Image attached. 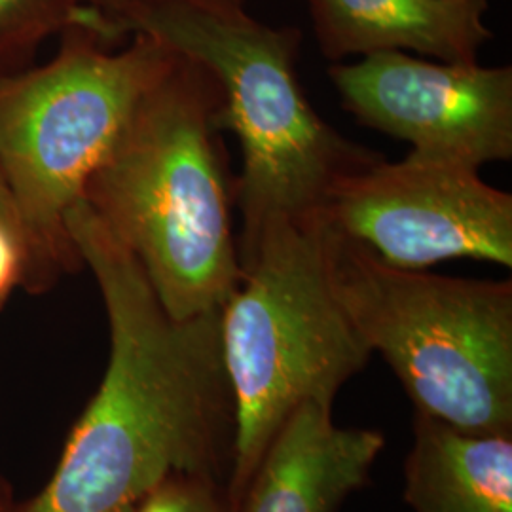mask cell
Masks as SVG:
<instances>
[{"label": "cell", "mask_w": 512, "mask_h": 512, "mask_svg": "<svg viewBox=\"0 0 512 512\" xmlns=\"http://www.w3.org/2000/svg\"><path fill=\"white\" fill-rule=\"evenodd\" d=\"M114 38L145 33L203 63L224 93L222 128L238 135L234 181L239 251L275 220L317 219L330 190L382 156L340 135L310 105L296 74L300 33L186 4L131 6L103 23Z\"/></svg>", "instance_id": "obj_3"}, {"label": "cell", "mask_w": 512, "mask_h": 512, "mask_svg": "<svg viewBox=\"0 0 512 512\" xmlns=\"http://www.w3.org/2000/svg\"><path fill=\"white\" fill-rule=\"evenodd\" d=\"M29 258L23 238L0 222V308L18 287H27Z\"/></svg>", "instance_id": "obj_14"}, {"label": "cell", "mask_w": 512, "mask_h": 512, "mask_svg": "<svg viewBox=\"0 0 512 512\" xmlns=\"http://www.w3.org/2000/svg\"><path fill=\"white\" fill-rule=\"evenodd\" d=\"M133 512H230L217 480L181 476L156 488Z\"/></svg>", "instance_id": "obj_13"}, {"label": "cell", "mask_w": 512, "mask_h": 512, "mask_svg": "<svg viewBox=\"0 0 512 512\" xmlns=\"http://www.w3.org/2000/svg\"><path fill=\"white\" fill-rule=\"evenodd\" d=\"M486 2H488V0H486Z\"/></svg>", "instance_id": "obj_17"}, {"label": "cell", "mask_w": 512, "mask_h": 512, "mask_svg": "<svg viewBox=\"0 0 512 512\" xmlns=\"http://www.w3.org/2000/svg\"><path fill=\"white\" fill-rule=\"evenodd\" d=\"M67 228L105 304L109 365L54 476L19 512H133L167 480L220 482L234 439L220 310L173 319L84 200Z\"/></svg>", "instance_id": "obj_1"}, {"label": "cell", "mask_w": 512, "mask_h": 512, "mask_svg": "<svg viewBox=\"0 0 512 512\" xmlns=\"http://www.w3.org/2000/svg\"><path fill=\"white\" fill-rule=\"evenodd\" d=\"M141 4H186V6H196L217 14L247 12L245 0H95L93 12L97 16V27L101 29L103 23L112 16H116L118 12L131 6H141Z\"/></svg>", "instance_id": "obj_15"}, {"label": "cell", "mask_w": 512, "mask_h": 512, "mask_svg": "<svg viewBox=\"0 0 512 512\" xmlns=\"http://www.w3.org/2000/svg\"><path fill=\"white\" fill-rule=\"evenodd\" d=\"M131 37L114 52L82 19L61 33L46 65L0 80V175L27 247V291H46L84 266L67 215L141 95L177 55L160 38Z\"/></svg>", "instance_id": "obj_4"}, {"label": "cell", "mask_w": 512, "mask_h": 512, "mask_svg": "<svg viewBox=\"0 0 512 512\" xmlns=\"http://www.w3.org/2000/svg\"><path fill=\"white\" fill-rule=\"evenodd\" d=\"M385 437L340 427L332 406L298 404L277 427L234 512H338L363 488Z\"/></svg>", "instance_id": "obj_9"}, {"label": "cell", "mask_w": 512, "mask_h": 512, "mask_svg": "<svg viewBox=\"0 0 512 512\" xmlns=\"http://www.w3.org/2000/svg\"><path fill=\"white\" fill-rule=\"evenodd\" d=\"M239 260L241 283L220 310L234 406L230 512L294 408L306 401L334 406L372 357L332 289L319 217L266 224Z\"/></svg>", "instance_id": "obj_5"}, {"label": "cell", "mask_w": 512, "mask_h": 512, "mask_svg": "<svg viewBox=\"0 0 512 512\" xmlns=\"http://www.w3.org/2000/svg\"><path fill=\"white\" fill-rule=\"evenodd\" d=\"M321 224L334 294L416 414L469 433H512L511 279L395 268Z\"/></svg>", "instance_id": "obj_6"}, {"label": "cell", "mask_w": 512, "mask_h": 512, "mask_svg": "<svg viewBox=\"0 0 512 512\" xmlns=\"http://www.w3.org/2000/svg\"><path fill=\"white\" fill-rule=\"evenodd\" d=\"M486 0H310L321 54L416 52L450 63H476L492 38L482 23Z\"/></svg>", "instance_id": "obj_10"}, {"label": "cell", "mask_w": 512, "mask_h": 512, "mask_svg": "<svg viewBox=\"0 0 512 512\" xmlns=\"http://www.w3.org/2000/svg\"><path fill=\"white\" fill-rule=\"evenodd\" d=\"M0 222H4L6 226L14 228L18 232L19 236L23 238V232H21V224H19L18 213H16V205L10 198V192L4 184V179L0 175ZM25 243V241H23ZM27 249V247H25Z\"/></svg>", "instance_id": "obj_16"}, {"label": "cell", "mask_w": 512, "mask_h": 512, "mask_svg": "<svg viewBox=\"0 0 512 512\" xmlns=\"http://www.w3.org/2000/svg\"><path fill=\"white\" fill-rule=\"evenodd\" d=\"M342 107L414 154L480 169L512 158V69L365 55L329 69Z\"/></svg>", "instance_id": "obj_8"}, {"label": "cell", "mask_w": 512, "mask_h": 512, "mask_svg": "<svg viewBox=\"0 0 512 512\" xmlns=\"http://www.w3.org/2000/svg\"><path fill=\"white\" fill-rule=\"evenodd\" d=\"M319 217L395 268L450 258L512 266V196L469 165L414 152L380 158L336 184Z\"/></svg>", "instance_id": "obj_7"}, {"label": "cell", "mask_w": 512, "mask_h": 512, "mask_svg": "<svg viewBox=\"0 0 512 512\" xmlns=\"http://www.w3.org/2000/svg\"><path fill=\"white\" fill-rule=\"evenodd\" d=\"M95 0H0V80L33 67L38 48L92 14Z\"/></svg>", "instance_id": "obj_12"}, {"label": "cell", "mask_w": 512, "mask_h": 512, "mask_svg": "<svg viewBox=\"0 0 512 512\" xmlns=\"http://www.w3.org/2000/svg\"><path fill=\"white\" fill-rule=\"evenodd\" d=\"M222 107L215 74L177 52L84 190L93 215L137 258L179 321L222 310L243 277Z\"/></svg>", "instance_id": "obj_2"}, {"label": "cell", "mask_w": 512, "mask_h": 512, "mask_svg": "<svg viewBox=\"0 0 512 512\" xmlns=\"http://www.w3.org/2000/svg\"><path fill=\"white\" fill-rule=\"evenodd\" d=\"M404 501L414 512H512V433H469L414 414Z\"/></svg>", "instance_id": "obj_11"}]
</instances>
